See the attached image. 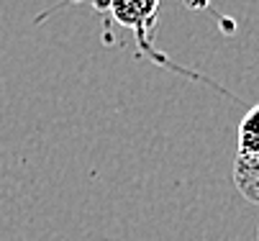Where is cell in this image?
Masks as SVG:
<instances>
[{
    "label": "cell",
    "mask_w": 259,
    "mask_h": 241,
    "mask_svg": "<svg viewBox=\"0 0 259 241\" xmlns=\"http://www.w3.org/2000/svg\"><path fill=\"white\" fill-rule=\"evenodd\" d=\"M98 3H108V11L116 18V23L131 28L139 46L144 52H152V33L157 26L159 0H98Z\"/></svg>",
    "instance_id": "6da1fadb"
},
{
    "label": "cell",
    "mask_w": 259,
    "mask_h": 241,
    "mask_svg": "<svg viewBox=\"0 0 259 241\" xmlns=\"http://www.w3.org/2000/svg\"><path fill=\"white\" fill-rule=\"evenodd\" d=\"M234 182H236L239 192L249 203H256L259 205V157H249V154H239L236 152Z\"/></svg>",
    "instance_id": "7a4b0ae2"
},
{
    "label": "cell",
    "mask_w": 259,
    "mask_h": 241,
    "mask_svg": "<svg viewBox=\"0 0 259 241\" xmlns=\"http://www.w3.org/2000/svg\"><path fill=\"white\" fill-rule=\"evenodd\" d=\"M256 241H259V238H256Z\"/></svg>",
    "instance_id": "277c9868"
},
{
    "label": "cell",
    "mask_w": 259,
    "mask_h": 241,
    "mask_svg": "<svg viewBox=\"0 0 259 241\" xmlns=\"http://www.w3.org/2000/svg\"><path fill=\"white\" fill-rule=\"evenodd\" d=\"M239 154L259 157V106L249 108L239 123Z\"/></svg>",
    "instance_id": "3957f363"
}]
</instances>
